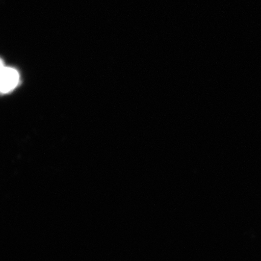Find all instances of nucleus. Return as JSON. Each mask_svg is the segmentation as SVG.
Masks as SVG:
<instances>
[{"mask_svg": "<svg viewBox=\"0 0 261 261\" xmlns=\"http://www.w3.org/2000/svg\"><path fill=\"white\" fill-rule=\"evenodd\" d=\"M19 74L14 68L3 66L1 63L0 87L2 93H7L14 90L19 83Z\"/></svg>", "mask_w": 261, "mask_h": 261, "instance_id": "nucleus-1", "label": "nucleus"}]
</instances>
